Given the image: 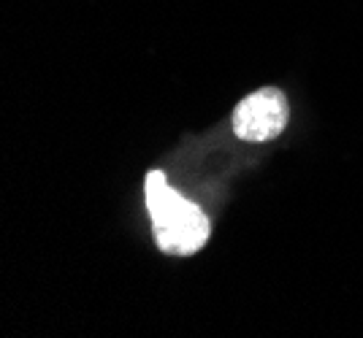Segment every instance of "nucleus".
<instances>
[{
  "label": "nucleus",
  "instance_id": "obj_1",
  "mask_svg": "<svg viewBox=\"0 0 363 338\" xmlns=\"http://www.w3.org/2000/svg\"><path fill=\"white\" fill-rule=\"evenodd\" d=\"M144 192H147V209L155 225V238L166 255H196L209 241V233H212L209 216L193 200L182 198L174 187H168L163 170L147 173Z\"/></svg>",
  "mask_w": 363,
  "mask_h": 338
},
{
  "label": "nucleus",
  "instance_id": "obj_2",
  "mask_svg": "<svg viewBox=\"0 0 363 338\" xmlns=\"http://www.w3.org/2000/svg\"><path fill=\"white\" fill-rule=\"evenodd\" d=\"M288 98L279 90H257L233 111V133L242 141H272L288 124Z\"/></svg>",
  "mask_w": 363,
  "mask_h": 338
}]
</instances>
